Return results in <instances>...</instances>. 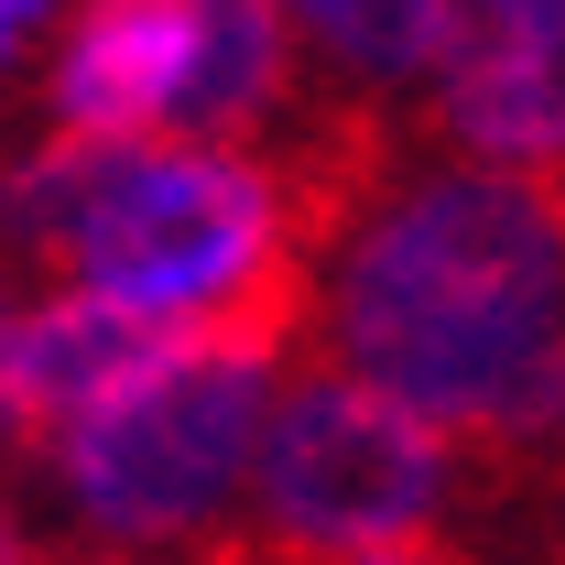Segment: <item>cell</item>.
<instances>
[{
  "label": "cell",
  "mask_w": 565,
  "mask_h": 565,
  "mask_svg": "<svg viewBox=\"0 0 565 565\" xmlns=\"http://www.w3.org/2000/svg\"><path fill=\"white\" fill-rule=\"evenodd\" d=\"M0 565H44V555H33V533L11 522V500H0Z\"/></svg>",
  "instance_id": "8fae6325"
},
{
  "label": "cell",
  "mask_w": 565,
  "mask_h": 565,
  "mask_svg": "<svg viewBox=\"0 0 565 565\" xmlns=\"http://www.w3.org/2000/svg\"><path fill=\"white\" fill-rule=\"evenodd\" d=\"M163 338H174V327H152V316L109 305V294H76V282L55 305L11 316V327H0V403H11V435L44 446L87 392H109L120 370H141Z\"/></svg>",
  "instance_id": "52a82bcc"
},
{
  "label": "cell",
  "mask_w": 565,
  "mask_h": 565,
  "mask_svg": "<svg viewBox=\"0 0 565 565\" xmlns=\"http://www.w3.org/2000/svg\"><path fill=\"white\" fill-rule=\"evenodd\" d=\"M435 131L457 141V163H490L565 207V0H457L435 55Z\"/></svg>",
  "instance_id": "5b68a950"
},
{
  "label": "cell",
  "mask_w": 565,
  "mask_h": 565,
  "mask_svg": "<svg viewBox=\"0 0 565 565\" xmlns=\"http://www.w3.org/2000/svg\"><path fill=\"white\" fill-rule=\"evenodd\" d=\"M273 370H282L273 349H239V338H163L141 370L87 392L44 435L66 511L87 533H109L120 555H196L250 500Z\"/></svg>",
  "instance_id": "3957f363"
},
{
  "label": "cell",
  "mask_w": 565,
  "mask_h": 565,
  "mask_svg": "<svg viewBox=\"0 0 565 565\" xmlns=\"http://www.w3.org/2000/svg\"><path fill=\"white\" fill-rule=\"evenodd\" d=\"M294 98H305V76H294L282 0H196V55H185V87H174V131L185 141H273Z\"/></svg>",
  "instance_id": "ba28073f"
},
{
  "label": "cell",
  "mask_w": 565,
  "mask_h": 565,
  "mask_svg": "<svg viewBox=\"0 0 565 565\" xmlns=\"http://www.w3.org/2000/svg\"><path fill=\"white\" fill-rule=\"evenodd\" d=\"M196 55V0H76L55 55L66 131H174V87Z\"/></svg>",
  "instance_id": "8992f818"
},
{
  "label": "cell",
  "mask_w": 565,
  "mask_h": 565,
  "mask_svg": "<svg viewBox=\"0 0 565 565\" xmlns=\"http://www.w3.org/2000/svg\"><path fill=\"white\" fill-rule=\"evenodd\" d=\"M468 490V446L403 392L359 381V370H305L262 403V446H250V522L294 544V555H338V544H381L446 522V500Z\"/></svg>",
  "instance_id": "277c9868"
},
{
  "label": "cell",
  "mask_w": 565,
  "mask_h": 565,
  "mask_svg": "<svg viewBox=\"0 0 565 565\" xmlns=\"http://www.w3.org/2000/svg\"><path fill=\"white\" fill-rule=\"evenodd\" d=\"M282 22L338 76H359L370 98H392V87L435 76L446 33H457V0H282Z\"/></svg>",
  "instance_id": "9c48e42d"
},
{
  "label": "cell",
  "mask_w": 565,
  "mask_h": 565,
  "mask_svg": "<svg viewBox=\"0 0 565 565\" xmlns=\"http://www.w3.org/2000/svg\"><path fill=\"white\" fill-rule=\"evenodd\" d=\"M98 565H196V555H98Z\"/></svg>",
  "instance_id": "7c38bea8"
},
{
  "label": "cell",
  "mask_w": 565,
  "mask_h": 565,
  "mask_svg": "<svg viewBox=\"0 0 565 565\" xmlns=\"http://www.w3.org/2000/svg\"><path fill=\"white\" fill-rule=\"evenodd\" d=\"M22 262L109 294L174 338H239L294 359L316 327V250L294 239L282 185L239 141L185 131H55L0 185Z\"/></svg>",
  "instance_id": "7a4b0ae2"
},
{
  "label": "cell",
  "mask_w": 565,
  "mask_h": 565,
  "mask_svg": "<svg viewBox=\"0 0 565 565\" xmlns=\"http://www.w3.org/2000/svg\"><path fill=\"white\" fill-rule=\"evenodd\" d=\"M0 327H11V305H0ZM11 446H22V435H11V403H0V457H11Z\"/></svg>",
  "instance_id": "4fadbf2b"
},
{
  "label": "cell",
  "mask_w": 565,
  "mask_h": 565,
  "mask_svg": "<svg viewBox=\"0 0 565 565\" xmlns=\"http://www.w3.org/2000/svg\"><path fill=\"white\" fill-rule=\"evenodd\" d=\"M33 22H44V0H0V55H11V44H22Z\"/></svg>",
  "instance_id": "30bf717a"
},
{
  "label": "cell",
  "mask_w": 565,
  "mask_h": 565,
  "mask_svg": "<svg viewBox=\"0 0 565 565\" xmlns=\"http://www.w3.org/2000/svg\"><path fill=\"white\" fill-rule=\"evenodd\" d=\"M327 359L435 414L468 468H533L565 435V207L490 163H392L316 250Z\"/></svg>",
  "instance_id": "6da1fadb"
}]
</instances>
